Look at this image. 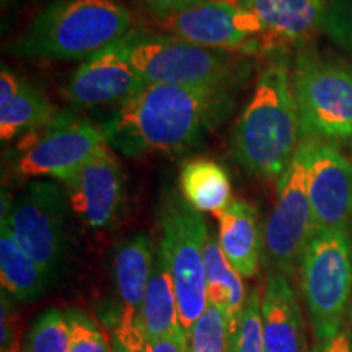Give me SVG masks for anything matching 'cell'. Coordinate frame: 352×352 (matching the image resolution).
Masks as SVG:
<instances>
[{
  "label": "cell",
  "instance_id": "1",
  "mask_svg": "<svg viewBox=\"0 0 352 352\" xmlns=\"http://www.w3.org/2000/svg\"><path fill=\"white\" fill-rule=\"evenodd\" d=\"M236 88L147 83L101 121L104 140L126 157L178 155L199 145L235 108Z\"/></svg>",
  "mask_w": 352,
  "mask_h": 352
},
{
  "label": "cell",
  "instance_id": "2",
  "mask_svg": "<svg viewBox=\"0 0 352 352\" xmlns=\"http://www.w3.org/2000/svg\"><path fill=\"white\" fill-rule=\"evenodd\" d=\"M300 138L292 60L287 52L279 51L259 72L254 91L235 122L232 155L252 176L279 182L296 155Z\"/></svg>",
  "mask_w": 352,
  "mask_h": 352
},
{
  "label": "cell",
  "instance_id": "3",
  "mask_svg": "<svg viewBox=\"0 0 352 352\" xmlns=\"http://www.w3.org/2000/svg\"><path fill=\"white\" fill-rule=\"evenodd\" d=\"M132 32V13L120 0H51L8 44L13 56L87 60Z\"/></svg>",
  "mask_w": 352,
  "mask_h": 352
},
{
  "label": "cell",
  "instance_id": "4",
  "mask_svg": "<svg viewBox=\"0 0 352 352\" xmlns=\"http://www.w3.org/2000/svg\"><path fill=\"white\" fill-rule=\"evenodd\" d=\"M132 67L147 83L189 88H239L250 74L245 56L186 39L132 30L121 39Z\"/></svg>",
  "mask_w": 352,
  "mask_h": 352
},
{
  "label": "cell",
  "instance_id": "5",
  "mask_svg": "<svg viewBox=\"0 0 352 352\" xmlns=\"http://www.w3.org/2000/svg\"><path fill=\"white\" fill-rule=\"evenodd\" d=\"M302 138L352 144V67L303 44L292 60Z\"/></svg>",
  "mask_w": 352,
  "mask_h": 352
},
{
  "label": "cell",
  "instance_id": "6",
  "mask_svg": "<svg viewBox=\"0 0 352 352\" xmlns=\"http://www.w3.org/2000/svg\"><path fill=\"white\" fill-rule=\"evenodd\" d=\"M158 220L162 230L158 253L168 267L182 327L189 334L209 303L204 261L209 228L202 214L173 191L162 199Z\"/></svg>",
  "mask_w": 352,
  "mask_h": 352
},
{
  "label": "cell",
  "instance_id": "7",
  "mask_svg": "<svg viewBox=\"0 0 352 352\" xmlns=\"http://www.w3.org/2000/svg\"><path fill=\"white\" fill-rule=\"evenodd\" d=\"M300 280L318 342L342 331L352 302V239L349 230L316 233L300 261Z\"/></svg>",
  "mask_w": 352,
  "mask_h": 352
},
{
  "label": "cell",
  "instance_id": "8",
  "mask_svg": "<svg viewBox=\"0 0 352 352\" xmlns=\"http://www.w3.org/2000/svg\"><path fill=\"white\" fill-rule=\"evenodd\" d=\"M107 145L100 126L64 109L50 122L23 135L13 153L12 168L21 178H52L67 183Z\"/></svg>",
  "mask_w": 352,
  "mask_h": 352
},
{
  "label": "cell",
  "instance_id": "9",
  "mask_svg": "<svg viewBox=\"0 0 352 352\" xmlns=\"http://www.w3.org/2000/svg\"><path fill=\"white\" fill-rule=\"evenodd\" d=\"M67 204V195L54 179H33L0 219L50 284L59 277L69 254Z\"/></svg>",
  "mask_w": 352,
  "mask_h": 352
},
{
  "label": "cell",
  "instance_id": "10",
  "mask_svg": "<svg viewBox=\"0 0 352 352\" xmlns=\"http://www.w3.org/2000/svg\"><path fill=\"white\" fill-rule=\"evenodd\" d=\"M311 139H302L289 168L277 182L276 202L264 226V253L272 271L290 277L315 236L308 195V158Z\"/></svg>",
  "mask_w": 352,
  "mask_h": 352
},
{
  "label": "cell",
  "instance_id": "11",
  "mask_svg": "<svg viewBox=\"0 0 352 352\" xmlns=\"http://www.w3.org/2000/svg\"><path fill=\"white\" fill-rule=\"evenodd\" d=\"M166 34L240 56L284 51L240 0H206L158 20Z\"/></svg>",
  "mask_w": 352,
  "mask_h": 352
},
{
  "label": "cell",
  "instance_id": "12",
  "mask_svg": "<svg viewBox=\"0 0 352 352\" xmlns=\"http://www.w3.org/2000/svg\"><path fill=\"white\" fill-rule=\"evenodd\" d=\"M308 195L315 235L349 230L352 223V160L333 142L311 139Z\"/></svg>",
  "mask_w": 352,
  "mask_h": 352
},
{
  "label": "cell",
  "instance_id": "13",
  "mask_svg": "<svg viewBox=\"0 0 352 352\" xmlns=\"http://www.w3.org/2000/svg\"><path fill=\"white\" fill-rule=\"evenodd\" d=\"M64 186L69 208L94 230L113 226L124 208L126 176L108 144Z\"/></svg>",
  "mask_w": 352,
  "mask_h": 352
},
{
  "label": "cell",
  "instance_id": "14",
  "mask_svg": "<svg viewBox=\"0 0 352 352\" xmlns=\"http://www.w3.org/2000/svg\"><path fill=\"white\" fill-rule=\"evenodd\" d=\"M147 82L132 67L121 41L83 60L65 87V98L77 108L121 104Z\"/></svg>",
  "mask_w": 352,
  "mask_h": 352
},
{
  "label": "cell",
  "instance_id": "15",
  "mask_svg": "<svg viewBox=\"0 0 352 352\" xmlns=\"http://www.w3.org/2000/svg\"><path fill=\"white\" fill-rule=\"evenodd\" d=\"M264 351L307 352L300 307L287 276L271 271L261 297Z\"/></svg>",
  "mask_w": 352,
  "mask_h": 352
},
{
  "label": "cell",
  "instance_id": "16",
  "mask_svg": "<svg viewBox=\"0 0 352 352\" xmlns=\"http://www.w3.org/2000/svg\"><path fill=\"white\" fill-rule=\"evenodd\" d=\"M217 240L228 264L245 279L258 274L263 261L264 232L253 202L233 199L217 214Z\"/></svg>",
  "mask_w": 352,
  "mask_h": 352
},
{
  "label": "cell",
  "instance_id": "17",
  "mask_svg": "<svg viewBox=\"0 0 352 352\" xmlns=\"http://www.w3.org/2000/svg\"><path fill=\"white\" fill-rule=\"evenodd\" d=\"M277 46H303L323 30L329 0H240Z\"/></svg>",
  "mask_w": 352,
  "mask_h": 352
},
{
  "label": "cell",
  "instance_id": "18",
  "mask_svg": "<svg viewBox=\"0 0 352 352\" xmlns=\"http://www.w3.org/2000/svg\"><path fill=\"white\" fill-rule=\"evenodd\" d=\"M157 253L152 239L144 233L120 241L113 253V280L122 310L121 314L140 318V310Z\"/></svg>",
  "mask_w": 352,
  "mask_h": 352
},
{
  "label": "cell",
  "instance_id": "19",
  "mask_svg": "<svg viewBox=\"0 0 352 352\" xmlns=\"http://www.w3.org/2000/svg\"><path fill=\"white\" fill-rule=\"evenodd\" d=\"M179 195L197 212L217 215L233 201L230 175L210 158H191L179 170Z\"/></svg>",
  "mask_w": 352,
  "mask_h": 352
},
{
  "label": "cell",
  "instance_id": "20",
  "mask_svg": "<svg viewBox=\"0 0 352 352\" xmlns=\"http://www.w3.org/2000/svg\"><path fill=\"white\" fill-rule=\"evenodd\" d=\"M139 323L147 341L183 329L173 280L160 253H157L155 266H153L152 277L145 292Z\"/></svg>",
  "mask_w": 352,
  "mask_h": 352
},
{
  "label": "cell",
  "instance_id": "21",
  "mask_svg": "<svg viewBox=\"0 0 352 352\" xmlns=\"http://www.w3.org/2000/svg\"><path fill=\"white\" fill-rule=\"evenodd\" d=\"M206 279H208V300L226 308L230 334L239 328L243 316L246 296L243 277L239 276L223 256L217 236L209 232L204 250Z\"/></svg>",
  "mask_w": 352,
  "mask_h": 352
},
{
  "label": "cell",
  "instance_id": "22",
  "mask_svg": "<svg viewBox=\"0 0 352 352\" xmlns=\"http://www.w3.org/2000/svg\"><path fill=\"white\" fill-rule=\"evenodd\" d=\"M0 277L2 290L23 303L36 302L50 285L41 267L16 243L6 226H0Z\"/></svg>",
  "mask_w": 352,
  "mask_h": 352
},
{
  "label": "cell",
  "instance_id": "23",
  "mask_svg": "<svg viewBox=\"0 0 352 352\" xmlns=\"http://www.w3.org/2000/svg\"><path fill=\"white\" fill-rule=\"evenodd\" d=\"M57 108L32 83L21 85L10 100L0 103V139L2 144L21 139L23 135L50 122Z\"/></svg>",
  "mask_w": 352,
  "mask_h": 352
},
{
  "label": "cell",
  "instance_id": "24",
  "mask_svg": "<svg viewBox=\"0 0 352 352\" xmlns=\"http://www.w3.org/2000/svg\"><path fill=\"white\" fill-rule=\"evenodd\" d=\"M70 327L67 314L59 308H50L34 320L26 334L21 352H69Z\"/></svg>",
  "mask_w": 352,
  "mask_h": 352
},
{
  "label": "cell",
  "instance_id": "25",
  "mask_svg": "<svg viewBox=\"0 0 352 352\" xmlns=\"http://www.w3.org/2000/svg\"><path fill=\"white\" fill-rule=\"evenodd\" d=\"M188 338L191 352H228L230 329L226 308L209 302Z\"/></svg>",
  "mask_w": 352,
  "mask_h": 352
},
{
  "label": "cell",
  "instance_id": "26",
  "mask_svg": "<svg viewBox=\"0 0 352 352\" xmlns=\"http://www.w3.org/2000/svg\"><path fill=\"white\" fill-rule=\"evenodd\" d=\"M228 352H266L263 338L261 294L258 289L248 294L239 328L230 334Z\"/></svg>",
  "mask_w": 352,
  "mask_h": 352
},
{
  "label": "cell",
  "instance_id": "27",
  "mask_svg": "<svg viewBox=\"0 0 352 352\" xmlns=\"http://www.w3.org/2000/svg\"><path fill=\"white\" fill-rule=\"evenodd\" d=\"M70 327L69 352H113L111 341L96 321L78 308L65 310Z\"/></svg>",
  "mask_w": 352,
  "mask_h": 352
},
{
  "label": "cell",
  "instance_id": "28",
  "mask_svg": "<svg viewBox=\"0 0 352 352\" xmlns=\"http://www.w3.org/2000/svg\"><path fill=\"white\" fill-rule=\"evenodd\" d=\"M323 32L334 44L352 52V0H329Z\"/></svg>",
  "mask_w": 352,
  "mask_h": 352
},
{
  "label": "cell",
  "instance_id": "29",
  "mask_svg": "<svg viewBox=\"0 0 352 352\" xmlns=\"http://www.w3.org/2000/svg\"><path fill=\"white\" fill-rule=\"evenodd\" d=\"M113 352H147V340L139 318L121 314L111 336Z\"/></svg>",
  "mask_w": 352,
  "mask_h": 352
},
{
  "label": "cell",
  "instance_id": "30",
  "mask_svg": "<svg viewBox=\"0 0 352 352\" xmlns=\"http://www.w3.org/2000/svg\"><path fill=\"white\" fill-rule=\"evenodd\" d=\"M2 340H0V351L2 352H21L20 349V336L16 329V315L15 307L12 303V297L2 290Z\"/></svg>",
  "mask_w": 352,
  "mask_h": 352
},
{
  "label": "cell",
  "instance_id": "31",
  "mask_svg": "<svg viewBox=\"0 0 352 352\" xmlns=\"http://www.w3.org/2000/svg\"><path fill=\"white\" fill-rule=\"evenodd\" d=\"M147 352H191L189 338L184 329L147 341Z\"/></svg>",
  "mask_w": 352,
  "mask_h": 352
},
{
  "label": "cell",
  "instance_id": "32",
  "mask_svg": "<svg viewBox=\"0 0 352 352\" xmlns=\"http://www.w3.org/2000/svg\"><path fill=\"white\" fill-rule=\"evenodd\" d=\"M142 2L155 15L157 20H162L186 10L189 7H195L197 3L206 2V0H142Z\"/></svg>",
  "mask_w": 352,
  "mask_h": 352
},
{
  "label": "cell",
  "instance_id": "33",
  "mask_svg": "<svg viewBox=\"0 0 352 352\" xmlns=\"http://www.w3.org/2000/svg\"><path fill=\"white\" fill-rule=\"evenodd\" d=\"M314 352H352L351 333L342 329V331L338 333L331 340L318 342Z\"/></svg>",
  "mask_w": 352,
  "mask_h": 352
},
{
  "label": "cell",
  "instance_id": "34",
  "mask_svg": "<svg viewBox=\"0 0 352 352\" xmlns=\"http://www.w3.org/2000/svg\"><path fill=\"white\" fill-rule=\"evenodd\" d=\"M349 323H351V338H352V302H351V307H349Z\"/></svg>",
  "mask_w": 352,
  "mask_h": 352
},
{
  "label": "cell",
  "instance_id": "35",
  "mask_svg": "<svg viewBox=\"0 0 352 352\" xmlns=\"http://www.w3.org/2000/svg\"><path fill=\"white\" fill-rule=\"evenodd\" d=\"M6 2H8V0H3V3H6Z\"/></svg>",
  "mask_w": 352,
  "mask_h": 352
}]
</instances>
